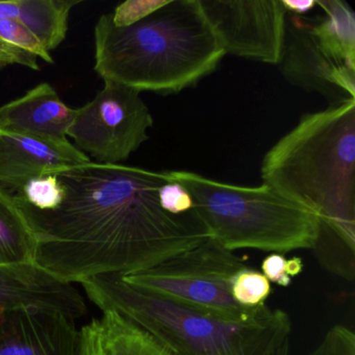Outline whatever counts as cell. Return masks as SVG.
Wrapping results in <instances>:
<instances>
[{"label":"cell","instance_id":"6da1fadb","mask_svg":"<svg viewBox=\"0 0 355 355\" xmlns=\"http://www.w3.org/2000/svg\"><path fill=\"white\" fill-rule=\"evenodd\" d=\"M46 173L64 189L57 209L16 199L38 241L35 263L64 282L144 271L209 239L195 209L173 215L162 207L165 171L91 161Z\"/></svg>","mask_w":355,"mask_h":355},{"label":"cell","instance_id":"30bf717a","mask_svg":"<svg viewBox=\"0 0 355 355\" xmlns=\"http://www.w3.org/2000/svg\"><path fill=\"white\" fill-rule=\"evenodd\" d=\"M78 340L76 320L55 309L0 311V355H78Z\"/></svg>","mask_w":355,"mask_h":355},{"label":"cell","instance_id":"ac0fdd59","mask_svg":"<svg viewBox=\"0 0 355 355\" xmlns=\"http://www.w3.org/2000/svg\"><path fill=\"white\" fill-rule=\"evenodd\" d=\"M271 293V282L261 272L249 266L239 272L232 279V297L238 304L245 309H255L266 304V300Z\"/></svg>","mask_w":355,"mask_h":355},{"label":"cell","instance_id":"5bb4252c","mask_svg":"<svg viewBox=\"0 0 355 355\" xmlns=\"http://www.w3.org/2000/svg\"><path fill=\"white\" fill-rule=\"evenodd\" d=\"M78 355H174L120 313L103 311L80 330Z\"/></svg>","mask_w":355,"mask_h":355},{"label":"cell","instance_id":"5b68a950","mask_svg":"<svg viewBox=\"0 0 355 355\" xmlns=\"http://www.w3.org/2000/svg\"><path fill=\"white\" fill-rule=\"evenodd\" d=\"M165 172L190 193L209 239L227 250L257 249L284 255L313 249L317 244L319 216L284 198L268 184L249 188L184 170Z\"/></svg>","mask_w":355,"mask_h":355},{"label":"cell","instance_id":"cb8c5ba5","mask_svg":"<svg viewBox=\"0 0 355 355\" xmlns=\"http://www.w3.org/2000/svg\"><path fill=\"white\" fill-rule=\"evenodd\" d=\"M261 273L270 282L288 288L292 284V277L288 272V261L284 254L271 253L261 263Z\"/></svg>","mask_w":355,"mask_h":355},{"label":"cell","instance_id":"e0dca14e","mask_svg":"<svg viewBox=\"0 0 355 355\" xmlns=\"http://www.w3.org/2000/svg\"><path fill=\"white\" fill-rule=\"evenodd\" d=\"M36 234L15 195L0 189V265L35 263Z\"/></svg>","mask_w":355,"mask_h":355},{"label":"cell","instance_id":"8992f818","mask_svg":"<svg viewBox=\"0 0 355 355\" xmlns=\"http://www.w3.org/2000/svg\"><path fill=\"white\" fill-rule=\"evenodd\" d=\"M247 267L245 257L209 239L155 267L122 278L157 296L243 321L263 306L245 309L232 297V279Z\"/></svg>","mask_w":355,"mask_h":355},{"label":"cell","instance_id":"52a82bcc","mask_svg":"<svg viewBox=\"0 0 355 355\" xmlns=\"http://www.w3.org/2000/svg\"><path fill=\"white\" fill-rule=\"evenodd\" d=\"M103 83L90 103L76 109L67 137L94 163L118 165L148 140L153 118L139 91Z\"/></svg>","mask_w":355,"mask_h":355},{"label":"cell","instance_id":"7a4b0ae2","mask_svg":"<svg viewBox=\"0 0 355 355\" xmlns=\"http://www.w3.org/2000/svg\"><path fill=\"white\" fill-rule=\"evenodd\" d=\"M94 71L103 82L176 94L215 71L226 55L199 0H170L136 24L103 14L94 28Z\"/></svg>","mask_w":355,"mask_h":355},{"label":"cell","instance_id":"d6986e66","mask_svg":"<svg viewBox=\"0 0 355 355\" xmlns=\"http://www.w3.org/2000/svg\"><path fill=\"white\" fill-rule=\"evenodd\" d=\"M15 196L39 211H53L63 201L64 189L57 176L45 173L31 180Z\"/></svg>","mask_w":355,"mask_h":355},{"label":"cell","instance_id":"44dd1931","mask_svg":"<svg viewBox=\"0 0 355 355\" xmlns=\"http://www.w3.org/2000/svg\"><path fill=\"white\" fill-rule=\"evenodd\" d=\"M311 355H355V334L344 325L330 328Z\"/></svg>","mask_w":355,"mask_h":355},{"label":"cell","instance_id":"ffe728a7","mask_svg":"<svg viewBox=\"0 0 355 355\" xmlns=\"http://www.w3.org/2000/svg\"><path fill=\"white\" fill-rule=\"evenodd\" d=\"M0 41L28 51L46 63L53 64V55L47 51L40 39L20 22L11 19H0Z\"/></svg>","mask_w":355,"mask_h":355},{"label":"cell","instance_id":"9a60e30c","mask_svg":"<svg viewBox=\"0 0 355 355\" xmlns=\"http://www.w3.org/2000/svg\"><path fill=\"white\" fill-rule=\"evenodd\" d=\"M78 3V0L0 1V19L24 24L51 53L65 40L70 13Z\"/></svg>","mask_w":355,"mask_h":355},{"label":"cell","instance_id":"484cf974","mask_svg":"<svg viewBox=\"0 0 355 355\" xmlns=\"http://www.w3.org/2000/svg\"><path fill=\"white\" fill-rule=\"evenodd\" d=\"M282 1L288 13H292L293 15L297 16L307 13L315 6V0H303V1L282 0Z\"/></svg>","mask_w":355,"mask_h":355},{"label":"cell","instance_id":"3957f363","mask_svg":"<svg viewBox=\"0 0 355 355\" xmlns=\"http://www.w3.org/2000/svg\"><path fill=\"white\" fill-rule=\"evenodd\" d=\"M261 176L355 252V99L303 115L266 153Z\"/></svg>","mask_w":355,"mask_h":355},{"label":"cell","instance_id":"ba28073f","mask_svg":"<svg viewBox=\"0 0 355 355\" xmlns=\"http://www.w3.org/2000/svg\"><path fill=\"white\" fill-rule=\"evenodd\" d=\"M225 53L277 65L288 11L282 0H199Z\"/></svg>","mask_w":355,"mask_h":355},{"label":"cell","instance_id":"7402d4cb","mask_svg":"<svg viewBox=\"0 0 355 355\" xmlns=\"http://www.w3.org/2000/svg\"><path fill=\"white\" fill-rule=\"evenodd\" d=\"M159 196L162 207L173 215H184L194 209L192 196L188 190L168 176L167 182L159 188Z\"/></svg>","mask_w":355,"mask_h":355},{"label":"cell","instance_id":"4316f807","mask_svg":"<svg viewBox=\"0 0 355 355\" xmlns=\"http://www.w3.org/2000/svg\"><path fill=\"white\" fill-rule=\"evenodd\" d=\"M288 350H290V343L282 346L274 355H288Z\"/></svg>","mask_w":355,"mask_h":355},{"label":"cell","instance_id":"277c9868","mask_svg":"<svg viewBox=\"0 0 355 355\" xmlns=\"http://www.w3.org/2000/svg\"><path fill=\"white\" fill-rule=\"evenodd\" d=\"M80 284L101 311L123 315L174 355H274L290 343V315L266 304L250 319L236 321L151 294L119 275Z\"/></svg>","mask_w":355,"mask_h":355},{"label":"cell","instance_id":"7c38bea8","mask_svg":"<svg viewBox=\"0 0 355 355\" xmlns=\"http://www.w3.org/2000/svg\"><path fill=\"white\" fill-rule=\"evenodd\" d=\"M19 306L55 309L73 320L87 313L84 298L73 284L37 263L0 265V311Z\"/></svg>","mask_w":355,"mask_h":355},{"label":"cell","instance_id":"8fae6325","mask_svg":"<svg viewBox=\"0 0 355 355\" xmlns=\"http://www.w3.org/2000/svg\"><path fill=\"white\" fill-rule=\"evenodd\" d=\"M91 159L70 142L55 143L0 128V189L21 193L33 178Z\"/></svg>","mask_w":355,"mask_h":355},{"label":"cell","instance_id":"4fadbf2b","mask_svg":"<svg viewBox=\"0 0 355 355\" xmlns=\"http://www.w3.org/2000/svg\"><path fill=\"white\" fill-rule=\"evenodd\" d=\"M76 113V109L64 103L51 85L42 83L0 107V128L49 142L66 143Z\"/></svg>","mask_w":355,"mask_h":355},{"label":"cell","instance_id":"603a6c76","mask_svg":"<svg viewBox=\"0 0 355 355\" xmlns=\"http://www.w3.org/2000/svg\"><path fill=\"white\" fill-rule=\"evenodd\" d=\"M165 1L159 0H130L116 8L112 14L113 24L117 26H128L159 9Z\"/></svg>","mask_w":355,"mask_h":355},{"label":"cell","instance_id":"9c48e42d","mask_svg":"<svg viewBox=\"0 0 355 355\" xmlns=\"http://www.w3.org/2000/svg\"><path fill=\"white\" fill-rule=\"evenodd\" d=\"M280 73L293 86L315 92L331 105L355 99V71L338 65L323 51L299 16L286 19Z\"/></svg>","mask_w":355,"mask_h":355},{"label":"cell","instance_id":"d4e9b609","mask_svg":"<svg viewBox=\"0 0 355 355\" xmlns=\"http://www.w3.org/2000/svg\"><path fill=\"white\" fill-rule=\"evenodd\" d=\"M11 65H21L36 71L40 70L36 55L0 41V69Z\"/></svg>","mask_w":355,"mask_h":355},{"label":"cell","instance_id":"2e32d148","mask_svg":"<svg viewBox=\"0 0 355 355\" xmlns=\"http://www.w3.org/2000/svg\"><path fill=\"white\" fill-rule=\"evenodd\" d=\"M324 16L309 22L322 51L338 65L355 71V15L342 0H315Z\"/></svg>","mask_w":355,"mask_h":355}]
</instances>
